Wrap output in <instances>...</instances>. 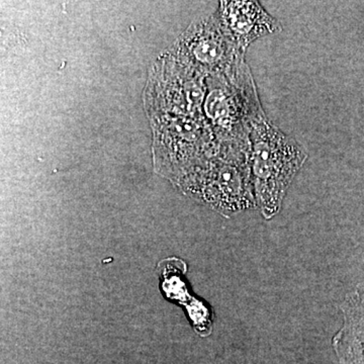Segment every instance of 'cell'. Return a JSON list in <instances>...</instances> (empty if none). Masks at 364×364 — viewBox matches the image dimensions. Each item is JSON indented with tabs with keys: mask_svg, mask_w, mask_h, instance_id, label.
I'll use <instances>...</instances> for the list:
<instances>
[{
	"mask_svg": "<svg viewBox=\"0 0 364 364\" xmlns=\"http://www.w3.org/2000/svg\"><path fill=\"white\" fill-rule=\"evenodd\" d=\"M343 324L333 338L339 364H364V282L341 305Z\"/></svg>",
	"mask_w": 364,
	"mask_h": 364,
	"instance_id": "cell-4",
	"label": "cell"
},
{
	"mask_svg": "<svg viewBox=\"0 0 364 364\" xmlns=\"http://www.w3.org/2000/svg\"><path fill=\"white\" fill-rule=\"evenodd\" d=\"M218 20L230 39L244 53L254 41L282 31V23L258 1L221 2Z\"/></svg>",
	"mask_w": 364,
	"mask_h": 364,
	"instance_id": "cell-3",
	"label": "cell"
},
{
	"mask_svg": "<svg viewBox=\"0 0 364 364\" xmlns=\"http://www.w3.org/2000/svg\"><path fill=\"white\" fill-rule=\"evenodd\" d=\"M179 51L191 70L230 74L243 65L241 51L218 18L196 23L182 36Z\"/></svg>",
	"mask_w": 364,
	"mask_h": 364,
	"instance_id": "cell-2",
	"label": "cell"
},
{
	"mask_svg": "<svg viewBox=\"0 0 364 364\" xmlns=\"http://www.w3.org/2000/svg\"><path fill=\"white\" fill-rule=\"evenodd\" d=\"M249 141L256 203L265 219H270L279 212L287 188L305 164L308 153L267 117L252 124Z\"/></svg>",
	"mask_w": 364,
	"mask_h": 364,
	"instance_id": "cell-1",
	"label": "cell"
}]
</instances>
